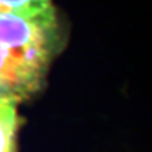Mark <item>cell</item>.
Listing matches in <instances>:
<instances>
[{
    "instance_id": "2",
    "label": "cell",
    "mask_w": 152,
    "mask_h": 152,
    "mask_svg": "<svg viewBox=\"0 0 152 152\" xmlns=\"http://www.w3.org/2000/svg\"><path fill=\"white\" fill-rule=\"evenodd\" d=\"M14 100L0 99V152H17V135L23 120Z\"/></svg>"
},
{
    "instance_id": "3",
    "label": "cell",
    "mask_w": 152,
    "mask_h": 152,
    "mask_svg": "<svg viewBox=\"0 0 152 152\" xmlns=\"http://www.w3.org/2000/svg\"><path fill=\"white\" fill-rule=\"evenodd\" d=\"M52 6V0H0V14H35Z\"/></svg>"
},
{
    "instance_id": "1",
    "label": "cell",
    "mask_w": 152,
    "mask_h": 152,
    "mask_svg": "<svg viewBox=\"0 0 152 152\" xmlns=\"http://www.w3.org/2000/svg\"><path fill=\"white\" fill-rule=\"evenodd\" d=\"M52 59L0 38V99L21 103L44 86Z\"/></svg>"
}]
</instances>
